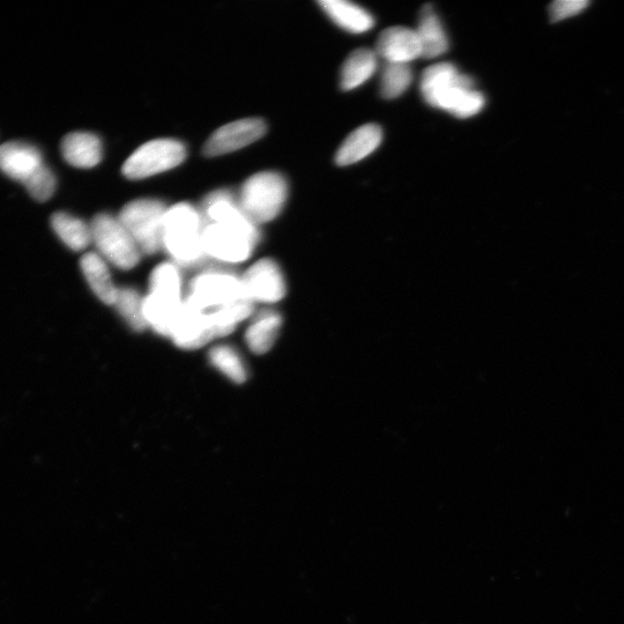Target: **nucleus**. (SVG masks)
Returning a JSON list of instances; mask_svg holds the SVG:
<instances>
[{"label":"nucleus","mask_w":624,"mask_h":624,"mask_svg":"<svg viewBox=\"0 0 624 624\" xmlns=\"http://www.w3.org/2000/svg\"><path fill=\"white\" fill-rule=\"evenodd\" d=\"M420 91L429 106L462 120L478 115L486 104L484 94L475 88L473 79L451 63L429 66L422 73Z\"/></svg>","instance_id":"nucleus-1"},{"label":"nucleus","mask_w":624,"mask_h":624,"mask_svg":"<svg viewBox=\"0 0 624 624\" xmlns=\"http://www.w3.org/2000/svg\"><path fill=\"white\" fill-rule=\"evenodd\" d=\"M206 220L200 208L189 203L169 207L163 227V250L178 266H196L207 258L203 234Z\"/></svg>","instance_id":"nucleus-2"},{"label":"nucleus","mask_w":624,"mask_h":624,"mask_svg":"<svg viewBox=\"0 0 624 624\" xmlns=\"http://www.w3.org/2000/svg\"><path fill=\"white\" fill-rule=\"evenodd\" d=\"M287 197L288 183L284 175L262 172L252 175L244 182L237 202L248 218L260 225L278 217Z\"/></svg>","instance_id":"nucleus-3"},{"label":"nucleus","mask_w":624,"mask_h":624,"mask_svg":"<svg viewBox=\"0 0 624 624\" xmlns=\"http://www.w3.org/2000/svg\"><path fill=\"white\" fill-rule=\"evenodd\" d=\"M167 210L168 207L159 199L141 198L126 204L118 215L143 254L154 255L163 249Z\"/></svg>","instance_id":"nucleus-4"},{"label":"nucleus","mask_w":624,"mask_h":624,"mask_svg":"<svg viewBox=\"0 0 624 624\" xmlns=\"http://www.w3.org/2000/svg\"><path fill=\"white\" fill-rule=\"evenodd\" d=\"M92 240L104 260L121 270L139 264L141 251L120 219L108 213L96 215L91 224Z\"/></svg>","instance_id":"nucleus-5"},{"label":"nucleus","mask_w":624,"mask_h":624,"mask_svg":"<svg viewBox=\"0 0 624 624\" xmlns=\"http://www.w3.org/2000/svg\"><path fill=\"white\" fill-rule=\"evenodd\" d=\"M187 155V147L181 141L151 140L129 156L122 167V173L132 181L145 180L182 165Z\"/></svg>","instance_id":"nucleus-6"},{"label":"nucleus","mask_w":624,"mask_h":624,"mask_svg":"<svg viewBox=\"0 0 624 624\" xmlns=\"http://www.w3.org/2000/svg\"><path fill=\"white\" fill-rule=\"evenodd\" d=\"M184 300L208 312L248 299L244 294L242 280L235 273L208 270L190 282L189 294Z\"/></svg>","instance_id":"nucleus-7"},{"label":"nucleus","mask_w":624,"mask_h":624,"mask_svg":"<svg viewBox=\"0 0 624 624\" xmlns=\"http://www.w3.org/2000/svg\"><path fill=\"white\" fill-rule=\"evenodd\" d=\"M206 256L227 264L249 259L257 242L239 229L206 222L203 234Z\"/></svg>","instance_id":"nucleus-8"},{"label":"nucleus","mask_w":624,"mask_h":624,"mask_svg":"<svg viewBox=\"0 0 624 624\" xmlns=\"http://www.w3.org/2000/svg\"><path fill=\"white\" fill-rule=\"evenodd\" d=\"M266 131L267 125L260 118H245L226 124L207 139L203 148L204 155L214 158L240 151L263 138Z\"/></svg>","instance_id":"nucleus-9"},{"label":"nucleus","mask_w":624,"mask_h":624,"mask_svg":"<svg viewBox=\"0 0 624 624\" xmlns=\"http://www.w3.org/2000/svg\"><path fill=\"white\" fill-rule=\"evenodd\" d=\"M245 297L252 303H277L286 295V281L274 260H258L241 278Z\"/></svg>","instance_id":"nucleus-10"},{"label":"nucleus","mask_w":624,"mask_h":624,"mask_svg":"<svg viewBox=\"0 0 624 624\" xmlns=\"http://www.w3.org/2000/svg\"><path fill=\"white\" fill-rule=\"evenodd\" d=\"M200 212L204 215L206 222L239 229L259 243L258 225L252 222L248 215L242 211L239 202H237V197L232 191L217 190L211 192L204 199Z\"/></svg>","instance_id":"nucleus-11"},{"label":"nucleus","mask_w":624,"mask_h":624,"mask_svg":"<svg viewBox=\"0 0 624 624\" xmlns=\"http://www.w3.org/2000/svg\"><path fill=\"white\" fill-rule=\"evenodd\" d=\"M169 338L173 339L176 346L193 351L204 347L217 337L212 329L208 312L193 307L184 300Z\"/></svg>","instance_id":"nucleus-12"},{"label":"nucleus","mask_w":624,"mask_h":624,"mask_svg":"<svg viewBox=\"0 0 624 624\" xmlns=\"http://www.w3.org/2000/svg\"><path fill=\"white\" fill-rule=\"evenodd\" d=\"M376 54L386 63L411 64L422 57L418 33L408 27H389L378 37Z\"/></svg>","instance_id":"nucleus-13"},{"label":"nucleus","mask_w":624,"mask_h":624,"mask_svg":"<svg viewBox=\"0 0 624 624\" xmlns=\"http://www.w3.org/2000/svg\"><path fill=\"white\" fill-rule=\"evenodd\" d=\"M42 166L43 155L36 146L22 141L0 145V170L12 180L24 184Z\"/></svg>","instance_id":"nucleus-14"},{"label":"nucleus","mask_w":624,"mask_h":624,"mask_svg":"<svg viewBox=\"0 0 624 624\" xmlns=\"http://www.w3.org/2000/svg\"><path fill=\"white\" fill-rule=\"evenodd\" d=\"M383 132L376 124H366L354 130L336 154V163L340 167L352 166L373 154L382 144Z\"/></svg>","instance_id":"nucleus-15"},{"label":"nucleus","mask_w":624,"mask_h":624,"mask_svg":"<svg viewBox=\"0 0 624 624\" xmlns=\"http://www.w3.org/2000/svg\"><path fill=\"white\" fill-rule=\"evenodd\" d=\"M62 154L72 167L91 169L102 161V141L91 132H73L63 139Z\"/></svg>","instance_id":"nucleus-16"},{"label":"nucleus","mask_w":624,"mask_h":624,"mask_svg":"<svg viewBox=\"0 0 624 624\" xmlns=\"http://www.w3.org/2000/svg\"><path fill=\"white\" fill-rule=\"evenodd\" d=\"M334 24L352 34H363L375 25V19L361 6L345 0H322L318 3Z\"/></svg>","instance_id":"nucleus-17"},{"label":"nucleus","mask_w":624,"mask_h":624,"mask_svg":"<svg viewBox=\"0 0 624 624\" xmlns=\"http://www.w3.org/2000/svg\"><path fill=\"white\" fill-rule=\"evenodd\" d=\"M81 271L93 293L108 306H115L118 288L111 279L109 267L100 255L89 252L80 262Z\"/></svg>","instance_id":"nucleus-18"},{"label":"nucleus","mask_w":624,"mask_h":624,"mask_svg":"<svg viewBox=\"0 0 624 624\" xmlns=\"http://www.w3.org/2000/svg\"><path fill=\"white\" fill-rule=\"evenodd\" d=\"M415 31L418 33L421 43L422 57L436 58L448 51L449 40L447 33H445L442 22L437 17L432 6L427 5L423 7L419 25Z\"/></svg>","instance_id":"nucleus-19"},{"label":"nucleus","mask_w":624,"mask_h":624,"mask_svg":"<svg viewBox=\"0 0 624 624\" xmlns=\"http://www.w3.org/2000/svg\"><path fill=\"white\" fill-rule=\"evenodd\" d=\"M282 317L276 311L260 312L245 333V341L252 353L265 354L270 351L279 337Z\"/></svg>","instance_id":"nucleus-20"},{"label":"nucleus","mask_w":624,"mask_h":624,"mask_svg":"<svg viewBox=\"0 0 624 624\" xmlns=\"http://www.w3.org/2000/svg\"><path fill=\"white\" fill-rule=\"evenodd\" d=\"M378 66L376 51L370 49H358L352 52L346 59L340 73V86L344 91L366 84L374 76Z\"/></svg>","instance_id":"nucleus-21"},{"label":"nucleus","mask_w":624,"mask_h":624,"mask_svg":"<svg viewBox=\"0 0 624 624\" xmlns=\"http://www.w3.org/2000/svg\"><path fill=\"white\" fill-rule=\"evenodd\" d=\"M51 226L66 247L73 251L85 250L93 242L91 225L69 213L52 215Z\"/></svg>","instance_id":"nucleus-22"},{"label":"nucleus","mask_w":624,"mask_h":624,"mask_svg":"<svg viewBox=\"0 0 624 624\" xmlns=\"http://www.w3.org/2000/svg\"><path fill=\"white\" fill-rule=\"evenodd\" d=\"M254 304L249 300H241L228 304L212 311H208V317L215 337H225L233 333L236 326L254 314Z\"/></svg>","instance_id":"nucleus-23"},{"label":"nucleus","mask_w":624,"mask_h":624,"mask_svg":"<svg viewBox=\"0 0 624 624\" xmlns=\"http://www.w3.org/2000/svg\"><path fill=\"white\" fill-rule=\"evenodd\" d=\"M150 293L183 300L180 266L170 262L156 266L150 278Z\"/></svg>","instance_id":"nucleus-24"},{"label":"nucleus","mask_w":624,"mask_h":624,"mask_svg":"<svg viewBox=\"0 0 624 624\" xmlns=\"http://www.w3.org/2000/svg\"><path fill=\"white\" fill-rule=\"evenodd\" d=\"M210 361L230 381L242 384L248 380V371L239 353L234 348L220 345L211 349Z\"/></svg>","instance_id":"nucleus-25"},{"label":"nucleus","mask_w":624,"mask_h":624,"mask_svg":"<svg viewBox=\"0 0 624 624\" xmlns=\"http://www.w3.org/2000/svg\"><path fill=\"white\" fill-rule=\"evenodd\" d=\"M412 81L410 64L386 63L381 76V94L384 99H397L410 88Z\"/></svg>","instance_id":"nucleus-26"},{"label":"nucleus","mask_w":624,"mask_h":624,"mask_svg":"<svg viewBox=\"0 0 624 624\" xmlns=\"http://www.w3.org/2000/svg\"><path fill=\"white\" fill-rule=\"evenodd\" d=\"M144 297L136 289H118L115 306L132 330L141 332L147 328L144 316Z\"/></svg>","instance_id":"nucleus-27"},{"label":"nucleus","mask_w":624,"mask_h":624,"mask_svg":"<svg viewBox=\"0 0 624 624\" xmlns=\"http://www.w3.org/2000/svg\"><path fill=\"white\" fill-rule=\"evenodd\" d=\"M24 185L29 195L37 202H47L54 196L57 180L54 172L44 165L31 178H28Z\"/></svg>","instance_id":"nucleus-28"},{"label":"nucleus","mask_w":624,"mask_h":624,"mask_svg":"<svg viewBox=\"0 0 624 624\" xmlns=\"http://www.w3.org/2000/svg\"><path fill=\"white\" fill-rule=\"evenodd\" d=\"M588 6L589 2L585 0H559L551 5L549 13H551L552 21H560L576 16Z\"/></svg>","instance_id":"nucleus-29"}]
</instances>
